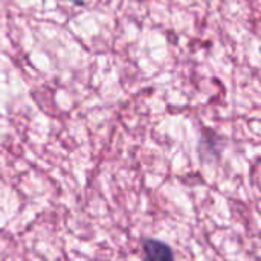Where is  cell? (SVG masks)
<instances>
[{
    "mask_svg": "<svg viewBox=\"0 0 261 261\" xmlns=\"http://www.w3.org/2000/svg\"><path fill=\"white\" fill-rule=\"evenodd\" d=\"M142 249H144V254H145V257L148 260L167 261L174 258V254H173L171 248L168 245H165L164 242H159V240H154V239L144 240Z\"/></svg>",
    "mask_w": 261,
    "mask_h": 261,
    "instance_id": "cell-1",
    "label": "cell"
},
{
    "mask_svg": "<svg viewBox=\"0 0 261 261\" xmlns=\"http://www.w3.org/2000/svg\"><path fill=\"white\" fill-rule=\"evenodd\" d=\"M72 2H73L75 5H83V3H84L86 0H72Z\"/></svg>",
    "mask_w": 261,
    "mask_h": 261,
    "instance_id": "cell-2",
    "label": "cell"
}]
</instances>
